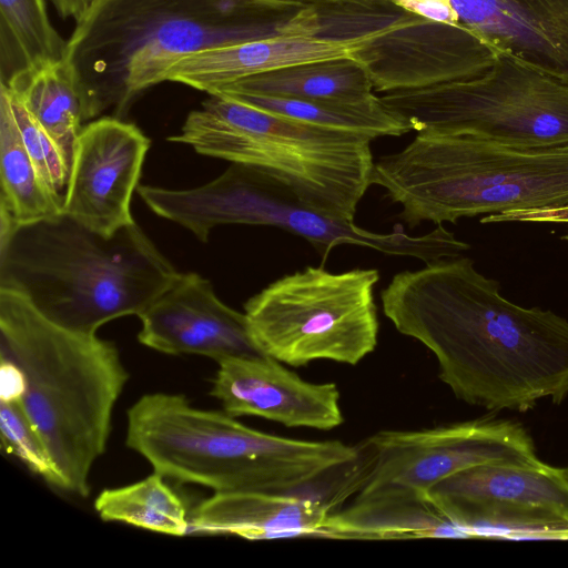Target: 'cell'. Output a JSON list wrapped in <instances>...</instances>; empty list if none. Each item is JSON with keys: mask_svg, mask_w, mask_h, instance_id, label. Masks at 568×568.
<instances>
[{"mask_svg": "<svg viewBox=\"0 0 568 568\" xmlns=\"http://www.w3.org/2000/svg\"><path fill=\"white\" fill-rule=\"evenodd\" d=\"M385 316L436 357L454 395L493 410L526 412L568 395V320L524 307L468 257H446L393 276Z\"/></svg>", "mask_w": 568, "mask_h": 568, "instance_id": "obj_1", "label": "cell"}, {"mask_svg": "<svg viewBox=\"0 0 568 568\" xmlns=\"http://www.w3.org/2000/svg\"><path fill=\"white\" fill-rule=\"evenodd\" d=\"M0 358L1 396L20 402L63 490L87 497L129 379L118 348L51 322L20 294L0 288Z\"/></svg>", "mask_w": 568, "mask_h": 568, "instance_id": "obj_2", "label": "cell"}, {"mask_svg": "<svg viewBox=\"0 0 568 568\" xmlns=\"http://www.w3.org/2000/svg\"><path fill=\"white\" fill-rule=\"evenodd\" d=\"M303 6L276 0H104L68 40L83 122L123 111L142 91L166 81L182 58L210 48L294 37Z\"/></svg>", "mask_w": 568, "mask_h": 568, "instance_id": "obj_3", "label": "cell"}, {"mask_svg": "<svg viewBox=\"0 0 568 568\" xmlns=\"http://www.w3.org/2000/svg\"><path fill=\"white\" fill-rule=\"evenodd\" d=\"M178 274L135 222L105 235L61 212L0 236V288L78 333L139 316Z\"/></svg>", "mask_w": 568, "mask_h": 568, "instance_id": "obj_4", "label": "cell"}, {"mask_svg": "<svg viewBox=\"0 0 568 568\" xmlns=\"http://www.w3.org/2000/svg\"><path fill=\"white\" fill-rule=\"evenodd\" d=\"M125 444L163 477L214 493L313 495L361 457L359 446L267 434L166 393L143 395L130 407Z\"/></svg>", "mask_w": 568, "mask_h": 568, "instance_id": "obj_5", "label": "cell"}, {"mask_svg": "<svg viewBox=\"0 0 568 568\" xmlns=\"http://www.w3.org/2000/svg\"><path fill=\"white\" fill-rule=\"evenodd\" d=\"M409 227L568 204V148L530 150L459 134L417 132L374 162L372 185Z\"/></svg>", "mask_w": 568, "mask_h": 568, "instance_id": "obj_6", "label": "cell"}, {"mask_svg": "<svg viewBox=\"0 0 568 568\" xmlns=\"http://www.w3.org/2000/svg\"><path fill=\"white\" fill-rule=\"evenodd\" d=\"M209 95L169 141L251 166L303 204L335 219L354 220L372 185V136L275 114L225 95Z\"/></svg>", "mask_w": 568, "mask_h": 568, "instance_id": "obj_7", "label": "cell"}, {"mask_svg": "<svg viewBox=\"0 0 568 568\" xmlns=\"http://www.w3.org/2000/svg\"><path fill=\"white\" fill-rule=\"evenodd\" d=\"M138 193L158 215L190 230L206 242L210 232L225 224L274 226L305 239L325 261L343 244L373 248L387 255L410 256L429 263L456 257L469 248L443 225L413 236L396 224L375 233L325 215L297 200L266 174L243 164L231 165L213 181L189 190L140 185Z\"/></svg>", "mask_w": 568, "mask_h": 568, "instance_id": "obj_8", "label": "cell"}, {"mask_svg": "<svg viewBox=\"0 0 568 568\" xmlns=\"http://www.w3.org/2000/svg\"><path fill=\"white\" fill-rule=\"evenodd\" d=\"M297 34L344 43L378 92L416 90L483 74L498 51L459 23L434 20L393 0L305 6Z\"/></svg>", "mask_w": 568, "mask_h": 568, "instance_id": "obj_9", "label": "cell"}, {"mask_svg": "<svg viewBox=\"0 0 568 568\" xmlns=\"http://www.w3.org/2000/svg\"><path fill=\"white\" fill-rule=\"evenodd\" d=\"M416 132L469 135L507 146L568 148V80L506 53L483 74L381 97Z\"/></svg>", "mask_w": 568, "mask_h": 568, "instance_id": "obj_10", "label": "cell"}, {"mask_svg": "<svg viewBox=\"0 0 568 568\" xmlns=\"http://www.w3.org/2000/svg\"><path fill=\"white\" fill-rule=\"evenodd\" d=\"M376 268L333 273L306 266L286 274L244 304L260 352L291 366L316 359L356 365L378 339Z\"/></svg>", "mask_w": 568, "mask_h": 568, "instance_id": "obj_11", "label": "cell"}, {"mask_svg": "<svg viewBox=\"0 0 568 568\" xmlns=\"http://www.w3.org/2000/svg\"><path fill=\"white\" fill-rule=\"evenodd\" d=\"M366 470L356 498L405 493L426 495L444 478L484 464L540 463L517 423L476 419L420 430H382L361 445Z\"/></svg>", "mask_w": 568, "mask_h": 568, "instance_id": "obj_12", "label": "cell"}, {"mask_svg": "<svg viewBox=\"0 0 568 568\" xmlns=\"http://www.w3.org/2000/svg\"><path fill=\"white\" fill-rule=\"evenodd\" d=\"M426 497L469 536L503 529L568 539V478L565 468L484 464L432 486Z\"/></svg>", "mask_w": 568, "mask_h": 568, "instance_id": "obj_13", "label": "cell"}, {"mask_svg": "<svg viewBox=\"0 0 568 568\" xmlns=\"http://www.w3.org/2000/svg\"><path fill=\"white\" fill-rule=\"evenodd\" d=\"M150 140L132 123L105 116L82 128L73 153L63 212L110 235L134 223L130 203Z\"/></svg>", "mask_w": 568, "mask_h": 568, "instance_id": "obj_14", "label": "cell"}, {"mask_svg": "<svg viewBox=\"0 0 568 568\" xmlns=\"http://www.w3.org/2000/svg\"><path fill=\"white\" fill-rule=\"evenodd\" d=\"M139 317L140 343L164 354L201 355L216 363L263 355L245 314L224 304L196 273H179Z\"/></svg>", "mask_w": 568, "mask_h": 568, "instance_id": "obj_15", "label": "cell"}, {"mask_svg": "<svg viewBox=\"0 0 568 568\" xmlns=\"http://www.w3.org/2000/svg\"><path fill=\"white\" fill-rule=\"evenodd\" d=\"M217 364L211 395L234 417L256 416L286 427L320 430L344 422L334 383L306 382L265 355L232 357Z\"/></svg>", "mask_w": 568, "mask_h": 568, "instance_id": "obj_16", "label": "cell"}, {"mask_svg": "<svg viewBox=\"0 0 568 568\" xmlns=\"http://www.w3.org/2000/svg\"><path fill=\"white\" fill-rule=\"evenodd\" d=\"M458 23L499 53L568 80V0H449Z\"/></svg>", "mask_w": 568, "mask_h": 568, "instance_id": "obj_17", "label": "cell"}, {"mask_svg": "<svg viewBox=\"0 0 568 568\" xmlns=\"http://www.w3.org/2000/svg\"><path fill=\"white\" fill-rule=\"evenodd\" d=\"M335 505L321 496L260 491L214 493L190 514V532L250 540L318 537Z\"/></svg>", "mask_w": 568, "mask_h": 568, "instance_id": "obj_18", "label": "cell"}, {"mask_svg": "<svg viewBox=\"0 0 568 568\" xmlns=\"http://www.w3.org/2000/svg\"><path fill=\"white\" fill-rule=\"evenodd\" d=\"M349 57L346 44L311 37L278 36L192 53L168 71L166 81L211 93L225 84L278 68Z\"/></svg>", "mask_w": 568, "mask_h": 568, "instance_id": "obj_19", "label": "cell"}, {"mask_svg": "<svg viewBox=\"0 0 568 568\" xmlns=\"http://www.w3.org/2000/svg\"><path fill=\"white\" fill-rule=\"evenodd\" d=\"M318 537L385 540L469 535L448 520L426 495L390 493L355 497L349 506L328 516Z\"/></svg>", "mask_w": 568, "mask_h": 568, "instance_id": "obj_20", "label": "cell"}, {"mask_svg": "<svg viewBox=\"0 0 568 568\" xmlns=\"http://www.w3.org/2000/svg\"><path fill=\"white\" fill-rule=\"evenodd\" d=\"M373 90L362 67L351 57H342L258 73L220 87L210 94L359 101L373 97Z\"/></svg>", "mask_w": 568, "mask_h": 568, "instance_id": "obj_21", "label": "cell"}, {"mask_svg": "<svg viewBox=\"0 0 568 568\" xmlns=\"http://www.w3.org/2000/svg\"><path fill=\"white\" fill-rule=\"evenodd\" d=\"M1 84L51 136L71 171L83 118L77 75L67 57L57 63L18 73Z\"/></svg>", "mask_w": 568, "mask_h": 568, "instance_id": "obj_22", "label": "cell"}, {"mask_svg": "<svg viewBox=\"0 0 568 568\" xmlns=\"http://www.w3.org/2000/svg\"><path fill=\"white\" fill-rule=\"evenodd\" d=\"M0 215L14 226L63 212L58 199L40 176L21 140L9 101L0 91Z\"/></svg>", "mask_w": 568, "mask_h": 568, "instance_id": "obj_23", "label": "cell"}, {"mask_svg": "<svg viewBox=\"0 0 568 568\" xmlns=\"http://www.w3.org/2000/svg\"><path fill=\"white\" fill-rule=\"evenodd\" d=\"M225 97L303 122L364 133L374 140L381 136H400L414 131L405 118L387 108L381 97L375 94L359 101L296 100L245 94Z\"/></svg>", "mask_w": 568, "mask_h": 568, "instance_id": "obj_24", "label": "cell"}, {"mask_svg": "<svg viewBox=\"0 0 568 568\" xmlns=\"http://www.w3.org/2000/svg\"><path fill=\"white\" fill-rule=\"evenodd\" d=\"M1 82L65 58L68 41L50 22L44 0H0Z\"/></svg>", "mask_w": 568, "mask_h": 568, "instance_id": "obj_25", "label": "cell"}, {"mask_svg": "<svg viewBox=\"0 0 568 568\" xmlns=\"http://www.w3.org/2000/svg\"><path fill=\"white\" fill-rule=\"evenodd\" d=\"M159 473L123 487L102 490L94 509L104 521H118L154 532L184 536L190 515L179 495Z\"/></svg>", "mask_w": 568, "mask_h": 568, "instance_id": "obj_26", "label": "cell"}, {"mask_svg": "<svg viewBox=\"0 0 568 568\" xmlns=\"http://www.w3.org/2000/svg\"><path fill=\"white\" fill-rule=\"evenodd\" d=\"M0 430L2 450L19 458L49 485L63 490L51 455L17 397L1 396Z\"/></svg>", "mask_w": 568, "mask_h": 568, "instance_id": "obj_27", "label": "cell"}, {"mask_svg": "<svg viewBox=\"0 0 568 568\" xmlns=\"http://www.w3.org/2000/svg\"><path fill=\"white\" fill-rule=\"evenodd\" d=\"M0 91L9 101L23 145L40 176L50 191L64 203L70 180V166L61 150L3 84H1Z\"/></svg>", "mask_w": 568, "mask_h": 568, "instance_id": "obj_28", "label": "cell"}, {"mask_svg": "<svg viewBox=\"0 0 568 568\" xmlns=\"http://www.w3.org/2000/svg\"><path fill=\"white\" fill-rule=\"evenodd\" d=\"M508 222L555 223L568 226V204L546 209L509 211L480 219L483 224ZM561 239L568 241V231Z\"/></svg>", "mask_w": 568, "mask_h": 568, "instance_id": "obj_29", "label": "cell"}, {"mask_svg": "<svg viewBox=\"0 0 568 568\" xmlns=\"http://www.w3.org/2000/svg\"><path fill=\"white\" fill-rule=\"evenodd\" d=\"M397 4L420 16L449 22L458 23L457 16L449 0H393Z\"/></svg>", "mask_w": 568, "mask_h": 568, "instance_id": "obj_30", "label": "cell"}, {"mask_svg": "<svg viewBox=\"0 0 568 568\" xmlns=\"http://www.w3.org/2000/svg\"><path fill=\"white\" fill-rule=\"evenodd\" d=\"M103 1L104 0H75V14L73 19L75 27L82 24Z\"/></svg>", "mask_w": 568, "mask_h": 568, "instance_id": "obj_31", "label": "cell"}, {"mask_svg": "<svg viewBox=\"0 0 568 568\" xmlns=\"http://www.w3.org/2000/svg\"><path fill=\"white\" fill-rule=\"evenodd\" d=\"M300 6H323V4H347V3H364L375 0H276Z\"/></svg>", "mask_w": 568, "mask_h": 568, "instance_id": "obj_32", "label": "cell"}, {"mask_svg": "<svg viewBox=\"0 0 568 568\" xmlns=\"http://www.w3.org/2000/svg\"><path fill=\"white\" fill-rule=\"evenodd\" d=\"M51 2L54 4L60 17L64 19H73L75 12V0H51Z\"/></svg>", "mask_w": 568, "mask_h": 568, "instance_id": "obj_33", "label": "cell"}, {"mask_svg": "<svg viewBox=\"0 0 568 568\" xmlns=\"http://www.w3.org/2000/svg\"><path fill=\"white\" fill-rule=\"evenodd\" d=\"M565 471H566V475H567V478H568V467L565 468Z\"/></svg>", "mask_w": 568, "mask_h": 568, "instance_id": "obj_34", "label": "cell"}]
</instances>
